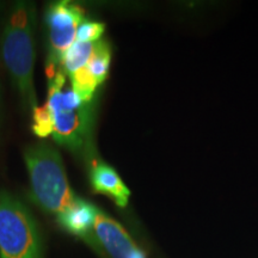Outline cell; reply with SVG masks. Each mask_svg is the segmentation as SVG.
I'll list each match as a JSON object with an SVG mask.
<instances>
[{
  "label": "cell",
  "mask_w": 258,
  "mask_h": 258,
  "mask_svg": "<svg viewBox=\"0 0 258 258\" xmlns=\"http://www.w3.org/2000/svg\"><path fill=\"white\" fill-rule=\"evenodd\" d=\"M36 10L34 4L19 2L10 12L3 31L2 54L12 82L25 108L32 111L37 106L34 86L36 59L35 44Z\"/></svg>",
  "instance_id": "1"
},
{
  "label": "cell",
  "mask_w": 258,
  "mask_h": 258,
  "mask_svg": "<svg viewBox=\"0 0 258 258\" xmlns=\"http://www.w3.org/2000/svg\"><path fill=\"white\" fill-rule=\"evenodd\" d=\"M64 83L62 70L48 82L47 104L53 116V139L73 153H89L93 124L92 102H84L72 89H63Z\"/></svg>",
  "instance_id": "2"
},
{
  "label": "cell",
  "mask_w": 258,
  "mask_h": 258,
  "mask_svg": "<svg viewBox=\"0 0 258 258\" xmlns=\"http://www.w3.org/2000/svg\"><path fill=\"white\" fill-rule=\"evenodd\" d=\"M31 198L38 207L55 217L69 209L77 196L71 189L60 153L47 144L27 148L24 153Z\"/></svg>",
  "instance_id": "3"
},
{
  "label": "cell",
  "mask_w": 258,
  "mask_h": 258,
  "mask_svg": "<svg viewBox=\"0 0 258 258\" xmlns=\"http://www.w3.org/2000/svg\"><path fill=\"white\" fill-rule=\"evenodd\" d=\"M0 257L42 258V240L30 211L8 191H0Z\"/></svg>",
  "instance_id": "4"
},
{
  "label": "cell",
  "mask_w": 258,
  "mask_h": 258,
  "mask_svg": "<svg viewBox=\"0 0 258 258\" xmlns=\"http://www.w3.org/2000/svg\"><path fill=\"white\" fill-rule=\"evenodd\" d=\"M49 55L48 64L59 66L63 54L76 42L77 30L84 22V10L70 2H56L46 12Z\"/></svg>",
  "instance_id": "5"
},
{
  "label": "cell",
  "mask_w": 258,
  "mask_h": 258,
  "mask_svg": "<svg viewBox=\"0 0 258 258\" xmlns=\"http://www.w3.org/2000/svg\"><path fill=\"white\" fill-rule=\"evenodd\" d=\"M93 237L95 241L101 244L111 258H146L127 231L101 211L97 213Z\"/></svg>",
  "instance_id": "6"
},
{
  "label": "cell",
  "mask_w": 258,
  "mask_h": 258,
  "mask_svg": "<svg viewBox=\"0 0 258 258\" xmlns=\"http://www.w3.org/2000/svg\"><path fill=\"white\" fill-rule=\"evenodd\" d=\"M98 211L92 203L77 198L69 209L57 215L56 220L69 233L92 241L95 239L93 226Z\"/></svg>",
  "instance_id": "7"
},
{
  "label": "cell",
  "mask_w": 258,
  "mask_h": 258,
  "mask_svg": "<svg viewBox=\"0 0 258 258\" xmlns=\"http://www.w3.org/2000/svg\"><path fill=\"white\" fill-rule=\"evenodd\" d=\"M90 182L93 191L106 195L118 207L124 208L128 205L131 191L111 166L103 163H96L90 172Z\"/></svg>",
  "instance_id": "8"
},
{
  "label": "cell",
  "mask_w": 258,
  "mask_h": 258,
  "mask_svg": "<svg viewBox=\"0 0 258 258\" xmlns=\"http://www.w3.org/2000/svg\"><path fill=\"white\" fill-rule=\"evenodd\" d=\"M97 42L95 43H80V42H74L69 48V50L63 54L61 59V67H62L63 73L69 76L85 67L89 63L90 59L96 50Z\"/></svg>",
  "instance_id": "9"
},
{
  "label": "cell",
  "mask_w": 258,
  "mask_h": 258,
  "mask_svg": "<svg viewBox=\"0 0 258 258\" xmlns=\"http://www.w3.org/2000/svg\"><path fill=\"white\" fill-rule=\"evenodd\" d=\"M110 46H109V43L106 41H98L97 42L95 53H93L91 59H90L89 63L86 64L90 73L92 74L93 78L98 83V85H102L105 82L109 73V69H110Z\"/></svg>",
  "instance_id": "10"
},
{
  "label": "cell",
  "mask_w": 258,
  "mask_h": 258,
  "mask_svg": "<svg viewBox=\"0 0 258 258\" xmlns=\"http://www.w3.org/2000/svg\"><path fill=\"white\" fill-rule=\"evenodd\" d=\"M71 83H72V90L80 97V99L86 103L93 101V95H95L98 83L93 78L90 73L88 67H83L70 76Z\"/></svg>",
  "instance_id": "11"
},
{
  "label": "cell",
  "mask_w": 258,
  "mask_h": 258,
  "mask_svg": "<svg viewBox=\"0 0 258 258\" xmlns=\"http://www.w3.org/2000/svg\"><path fill=\"white\" fill-rule=\"evenodd\" d=\"M54 122L50 109L46 103L44 105H37L32 110V131L38 138L44 139L53 134Z\"/></svg>",
  "instance_id": "12"
},
{
  "label": "cell",
  "mask_w": 258,
  "mask_h": 258,
  "mask_svg": "<svg viewBox=\"0 0 258 258\" xmlns=\"http://www.w3.org/2000/svg\"><path fill=\"white\" fill-rule=\"evenodd\" d=\"M105 25L99 22L84 21L79 25L77 30L76 42L80 43H95V42L101 41L102 35L104 34Z\"/></svg>",
  "instance_id": "13"
}]
</instances>
